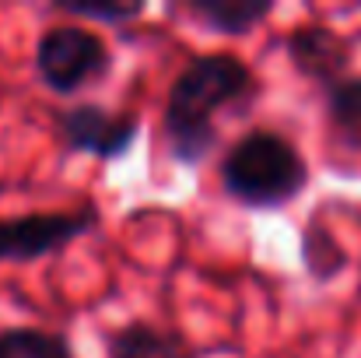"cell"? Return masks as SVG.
Masks as SVG:
<instances>
[{
	"instance_id": "6",
	"label": "cell",
	"mask_w": 361,
	"mask_h": 358,
	"mask_svg": "<svg viewBox=\"0 0 361 358\" xmlns=\"http://www.w3.org/2000/svg\"><path fill=\"white\" fill-rule=\"evenodd\" d=\"M288 60H291L295 74H302L305 81L323 85V92H326L337 81L348 78L351 42L337 28H330L323 21H309V25H298L288 35Z\"/></svg>"
},
{
	"instance_id": "2",
	"label": "cell",
	"mask_w": 361,
	"mask_h": 358,
	"mask_svg": "<svg viewBox=\"0 0 361 358\" xmlns=\"http://www.w3.org/2000/svg\"><path fill=\"white\" fill-rule=\"evenodd\" d=\"M221 190L252 211H277L309 186L305 155L277 130H249L221 158Z\"/></svg>"
},
{
	"instance_id": "7",
	"label": "cell",
	"mask_w": 361,
	"mask_h": 358,
	"mask_svg": "<svg viewBox=\"0 0 361 358\" xmlns=\"http://www.w3.org/2000/svg\"><path fill=\"white\" fill-rule=\"evenodd\" d=\"M186 11L211 32L245 35L274 14V0H193Z\"/></svg>"
},
{
	"instance_id": "1",
	"label": "cell",
	"mask_w": 361,
	"mask_h": 358,
	"mask_svg": "<svg viewBox=\"0 0 361 358\" xmlns=\"http://www.w3.org/2000/svg\"><path fill=\"white\" fill-rule=\"evenodd\" d=\"M252 92V71L232 53H207L193 56L169 88L165 102V133L169 151L179 165H200L214 144L218 126L214 113L235 106Z\"/></svg>"
},
{
	"instance_id": "11",
	"label": "cell",
	"mask_w": 361,
	"mask_h": 358,
	"mask_svg": "<svg viewBox=\"0 0 361 358\" xmlns=\"http://www.w3.org/2000/svg\"><path fill=\"white\" fill-rule=\"evenodd\" d=\"M0 358H74L63 334L39 327H7L0 330Z\"/></svg>"
},
{
	"instance_id": "5",
	"label": "cell",
	"mask_w": 361,
	"mask_h": 358,
	"mask_svg": "<svg viewBox=\"0 0 361 358\" xmlns=\"http://www.w3.org/2000/svg\"><path fill=\"white\" fill-rule=\"evenodd\" d=\"M140 133V119L130 113H109L106 106L81 102L60 117V137L67 151L95 155L102 162L123 158Z\"/></svg>"
},
{
	"instance_id": "4",
	"label": "cell",
	"mask_w": 361,
	"mask_h": 358,
	"mask_svg": "<svg viewBox=\"0 0 361 358\" xmlns=\"http://www.w3.org/2000/svg\"><path fill=\"white\" fill-rule=\"evenodd\" d=\"M99 211L92 204L78 211H35L0 218V263H28L49 253H60L74 239L92 232Z\"/></svg>"
},
{
	"instance_id": "3",
	"label": "cell",
	"mask_w": 361,
	"mask_h": 358,
	"mask_svg": "<svg viewBox=\"0 0 361 358\" xmlns=\"http://www.w3.org/2000/svg\"><path fill=\"white\" fill-rule=\"evenodd\" d=\"M113 67V53L85 25H53L39 35L35 46V74L56 95H74L78 88L106 78Z\"/></svg>"
},
{
	"instance_id": "12",
	"label": "cell",
	"mask_w": 361,
	"mask_h": 358,
	"mask_svg": "<svg viewBox=\"0 0 361 358\" xmlns=\"http://www.w3.org/2000/svg\"><path fill=\"white\" fill-rule=\"evenodd\" d=\"M63 14H74L81 21H102V25H126L144 14V4H99V0H56L53 4Z\"/></svg>"
},
{
	"instance_id": "8",
	"label": "cell",
	"mask_w": 361,
	"mask_h": 358,
	"mask_svg": "<svg viewBox=\"0 0 361 358\" xmlns=\"http://www.w3.org/2000/svg\"><path fill=\"white\" fill-rule=\"evenodd\" d=\"M106 358H190V348L183 345V338L133 320L109 334Z\"/></svg>"
},
{
	"instance_id": "13",
	"label": "cell",
	"mask_w": 361,
	"mask_h": 358,
	"mask_svg": "<svg viewBox=\"0 0 361 358\" xmlns=\"http://www.w3.org/2000/svg\"><path fill=\"white\" fill-rule=\"evenodd\" d=\"M0 193H4V183H0Z\"/></svg>"
},
{
	"instance_id": "10",
	"label": "cell",
	"mask_w": 361,
	"mask_h": 358,
	"mask_svg": "<svg viewBox=\"0 0 361 358\" xmlns=\"http://www.w3.org/2000/svg\"><path fill=\"white\" fill-rule=\"evenodd\" d=\"M298 253H302V267H305L309 278L319 281V285H326V281H334L337 274L348 270V253H344V246L337 242V236H334L326 225H319V222H309V225L302 229Z\"/></svg>"
},
{
	"instance_id": "9",
	"label": "cell",
	"mask_w": 361,
	"mask_h": 358,
	"mask_svg": "<svg viewBox=\"0 0 361 358\" xmlns=\"http://www.w3.org/2000/svg\"><path fill=\"white\" fill-rule=\"evenodd\" d=\"M326 123L334 144L361 155V74H348L334 88H326Z\"/></svg>"
}]
</instances>
